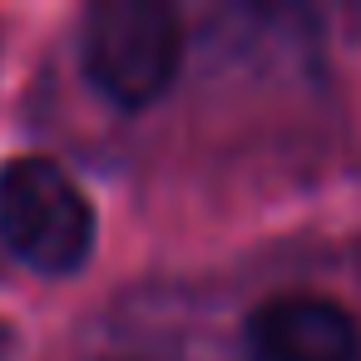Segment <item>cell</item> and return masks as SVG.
<instances>
[{
	"instance_id": "1",
	"label": "cell",
	"mask_w": 361,
	"mask_h": 361,
	"mask_svg": "<svg viewBox=\"0 0 361 361\" xmlns=\"http://www.w3.org/2000/svg\"><path fill=\"white\" fill-rule=\"evenodd\" d=\"M183 60V25L159 0H94L80 20V70L119 109L154 104Z\"/></svg>"
},
{
	"instance_id": "4",
	"label": "cell",
	"mask_w": 361,
	"mask_h": 361,
	"mask_svg": "<svg viewBox=\"0 0 361 361\" xmlns=\"http://www.w3.org/2000/svg\"><path fill=\"white\" fill-rule=\"evenodd\" d=\"M11 346V331H6V322H0V351H6Z\"/></svg>"
},
{
	"instance_id": "2",
	"label": "cell",
	"mask_w": 361,
	"mask_h": 361,
	"mask_svg": "<svg viewBox=\"0 0 361 361\" xmlns=\"http://www.w3.org/2000/svg\"><path fill=\"white\" fill-rule=\"evenodd\" d=\"M0 243L40 277H70L94 252V203L55 159L20 154L0 169Z\"/></svg>"
},
{
	"instance_id": "3",
	"label": "cell",
	"mask_w": 361,
	"mask_h": 361,
	"mask_svg": "<svg viewBox=\"0 0 361 361\" xmlns=\"http://www.w3.org/2000/svg\"><path fill=\"white\" fill-rule=\"evenodd\" d=\"M252 361H356V317L322 292H277L247 317Z\"/></svg>"
}]
</instances>
